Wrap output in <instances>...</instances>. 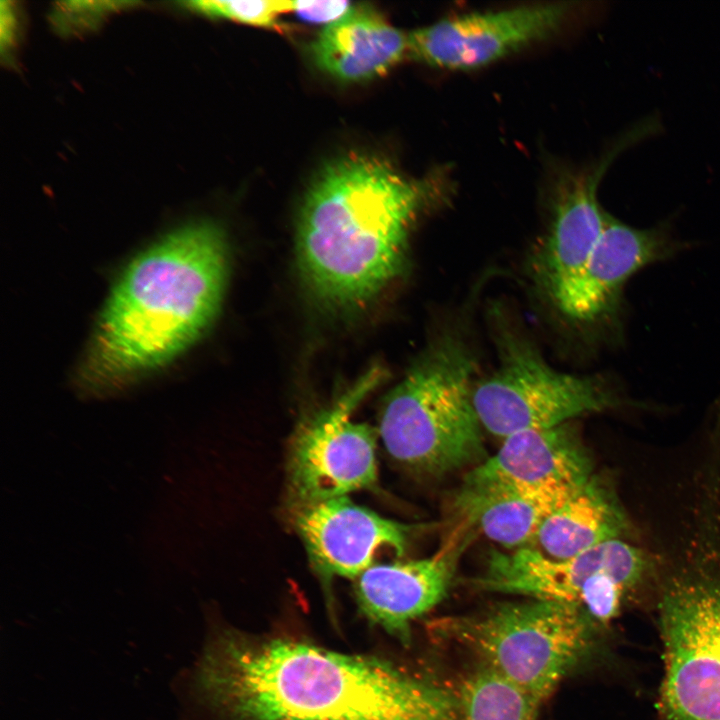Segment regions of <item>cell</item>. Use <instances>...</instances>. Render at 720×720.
<instances>
[{
    "instance_id": "6da1fadb",
    "label": "cell",
    "mask_w": 720,
    "mask_h": 720,
    "mask_svg": "<svg viewBox=\"0 0 720 720\" xmlns=\"http://www.w3.org/2000/svg\"><path fill=\"white\" fill-rule=\"evenodd\" d=\"M223 720H463L458 697L373 656L223 630L193 675Z\"/></svg>"
},
{
    "instance_id": "7a4b0ae2",
    "label": "cell",
    "mask_w": 720,
    "mask_h": 720,
    "mask_svg": "<svg viewBox=\"0 0 720 720\" xmlns=\"http://www.w3.org/2000/svg\"><path fill=\"white\" fill-rule=\"evenodd\" d=\"M441 174L412 180L387 161L349 154L325 167L298 221L300 270L312 292L340 308L375 297L402 270L416 217L443 200Z\"/></svg>"
},
{
    "instance_id": "3957f363",
    "label": "cell",
    "mask_w": 720,
    "mask_h": 720,
    "mask_svg": "<svg viewBox=\"0 0 720 720\" xmlns=\"http://www.w3.org/2000/svg\"><path fill=\"white\" fill-rule=\"evenodd\" d=\"M214 224L196 223L138 255L114 285L79 372L103 390L158 368L190 347L214 320L228 249Z\"/></svg>"
},
{
    "instance_id": "277c9868",
    "label": "cell",
    "mask_w": 720,
    "mask_h": 720,
    "mask_svg": "<svg viewBox=\"0 0 720 720\" xmlns=\"http://www.w3.org/2000/svg\"><path fill=\"white\" fill-rule=\"evenodd\" d=\"M476 369L456 332L432 341L381 408L377 431L394 462L415 475L440 477L483 460L472 396Z\"/></svg>"
},
{
    "instance_id": "5b68a950",
    "label": "cell",
    "mask_w": 720,
    "mask_h": 720,
    "mask_svg": "<svg viewBox=\"0 0 720 720\" xmlns=\"http://www.w3.org/2000/svg\"><path fill=\"white\" fill-rule=\"evenodd\" d=\"M596 626L578 606L531 599L444 617L432 630L540 705L587 656Z\"/></svg>"
},
{
    "instance_id": "8992f818",
    "label": "cell",
    "mask_w": 720,
    "mask_h": 720,
    "mask_svg": "<svg viewBox=\"0 0 720 720\" xmlns=\"http://www.w3.org/2000/svg\"><path fill=\"white\" fill-rule=\"evenodd\" d=\"M494 337L498 366L472 393L479 421L492 435L551 428L623 404L606 378L552 368L520 331L499 324Z\"/></svg>"
},
{
    "instance_id": "52a82bcc",
    "label": "cell",
    "mask_w": 720,
    "mask_h": 720,
    "mask_svg": "<svg viewBox=\"0 0 720 720\" xmlns=\"http://www.w3.org/2000/svg\"><path fill=\"white\" fill-rule=\"evenodd\" d=\"M661 616L667 714L672 720H720V581L702 573L673 580Z\"/></svg>"
},
{
    "instance_id": "ba28073f",
    "label": "cell",
    "mask_w": 720,
    "mask_h": 720,
    "mask_svg": "<svg viewBox=\"0 0 720 720\" xmlns=\"http://www.w3.org/2000/svg\"><path fill=\"white\" fill-rule=\"evenodd\" d=\"M383 373L368 371L333 407L301 425L288 452L287 482L294 508L368 489L377 481V429L350 412Z\"/></svg>"
},
{
    "instance_id": "9c48e42d",
    "label": "cell",
    "mask_w": 720,
    "mask_h": 720,
    "mask_svg": "<svg viewBox=\"0 0 720 720\" xmlns=\"http://www.w3.org/2000/svg\"><path fill=\"white\" fill-rule=\"evenodd\" d=\"M573 10L556 2L447 18L408 34L409 54L438 68H479L552 37Z\"/></svg>"
},
{
    "instance_id": "30bf717a",
    "label": "cell",
    "mask_w": 720,
    "mask_h": 720,
    "mask_svg": "<svg viewBox=\"0 0 720 720\" xmlns=\"http://www.w3.org/2000/svg\"><path fill=\"white\" fill-rule=\"evenodd\" d=\"M664 226L639 229L607 215L603 232L581 268L550 300L569 322L592 327L617 317L629 279L675 252Z\"/></svg>"
},
{
    "instance_id": "8fae6325",
    "label": "cell",
    "mask_w": 720,
    "mask_h": 720,
    "mask_svg": "<svg viewBox=\"0 0 720 720\" xmlns=\"http://www.w3.org/2000/svg\"><path fill=\"white\" fill-rule=\"evenodd\" d=\"M653 133L650 122H638L621 135L593 170L568 176L560 184L548 229L528 264L534 285L548 300L581 268L603 232L607 214L597 201V187L605 171L622 151Z\"/></svg>"
},
{
    "instance_id": "7c38bea8",
    "label": "cell",
    "mask_w": 720,
    "mask_h": 720,
    "mask_svg": "<svg viewBox=\"0 0 720 720\" xmlns=\"http://www.w3.org/2000/svg\"><path fill=\"white\" fill-rule=\"evenodd\" d=\"M474 536L475 530L460 521L429 558L373 564L354 580L361 614L408 644L413 622L447 596L459 558Z\"/></svg>"
},
{
    "instance_id": "4fadbf2b",
    "label": "cell",
    "mask_w": 720,
    "mask_h": 720,
    "mask_svg": "<svg viewBox=\"0 0 720 720\" xmlns=\"http://www.w3.org/2000/svg\"><path fill=\"white\" fill-rule=\"evenodd\" d=\"M294 526L310 561L325 577L355 580L391 548L402 556L416 526L380 516L347 496L294 508Z\"/></svg>"
},
{
    "instance_id": "5bb4252c",
    "label": "cell",
    "mask_w": 720,
    "mask_h": 720,
    "mask_svg": "<svg viewBox=\"0 0 720 720\" xmlns=\"http://www.w3.org/2000/svg\"><path fill=\"white\" fill-rule=\"evenodd\" d=\"M472 475L521 488L571 495L593 476L592 457L571 422L525 430L475 466Z\"/></svg>"
},
{
    "instance_id": "9a60e30c",
    "label": "cell",
    "mask_w": 720,
    "mask_h": 720,
    "mask_svg": "<svg viewBox=\"0 0 720 720\" xmlns=\"http://www.w3.org/2000/svg\"><path fill=\"white\" fill-rule=\"evenodd\" d=\"M571 495L521 488L467 473L453 505L460 520L472 529L506 549L516 550L533 547L543 521Z\"/></svg>"
},
{
    "instance_id": "2e32d148",
    "label": "cell",
    "mask_w": 720,
    "mask_h": 720,
    "mask_svg": "<svg viewBox=\"0 0 720 720\" xmlns=\"http://www.w3.org/2000/svg\"><path fill=\"white\" fill-rule=\"evenodd\" d=\"M311 51L317 66L329 75L358 82L400 62L409 53V39L374 10L353 7L322 29Z\"/></svg>"
},
{
    "instance_id": "e0dca14e",
    "label": "cell",
    "mask_w": 720,
    "mask_h": 720,
    "mask_svg": "<svg viewBox=\"0 0 720 720\" xmlns=\"http://www.w3.org/2000/svg\"><path fill=\"white\" fill-rule=\"evenodd\" d=\"M632 530L613 485L593 474L547 516L535 543L548 557L567 559L612 540L628 539Z\"/></svg>"
},
{
    "instance_id": "ac0fdd59",
    "label": "cell",
    "mask_w": 720,
    "mask_h": 720,
    "mask_svg": "<svg viewBox=\"0 0 720 720\" xmlns=\"http://www.w3.org/2000/svg\"><path fill=\"white\" fill-rule=\"evenodd\" d=\"M463 720H537L539 704L516 686L478 666L462 682Z\"/></svg>"
},
{
    "instance_id": "d6986e66",
    "label": "cell",
    "mask_w": 720,
    "mask_h": 720,
    "mask_svg": "<svg viewBox=\"0 0 720 720\" xmlns=\"http://www.w3.org/2000/svg\"><path fill=\"white\" fill-rule=\"evenodd\" d=\"M185 5L188 9L208 17L225 18L270 29L281 28L278 16L290 12V1L280 0H199L186 2Z\"/></svg>"
},
{
    "instance_id": "ffe728a7",
    "label": "cell",
    "mask_w": 720,
    "mask_h": 720,
    "mask_svg": "<svg viewBox=\"0 0 720 720\" xmlns=\"http://www.w3.org/2000/svg\"><path fill=\"white\" fill-rule=\"evenodd\" d=\"M127 4L129 2H62L57 4L54 18L64 30L82 29L95 25L104 15Z\"/></svg>"
},
{
    "instance_id": "44dd1931",
    "label": "cell",
    "mask_w": 720,
    "mask_h": 720,
    "mask_svg": "<svg viewBox=\"0 0 720 720\" xmlns=\"http://www.w3.org/2000/svg\"><path fill=\"white\" fill-rule=\"evenodd\" d=\"M349 1H290V12L310 23L331 24L350 12Z\"/></svg>"
},
{
    "instance_id": "7402d4cb",
    "label": "cell",
    "mask_w": 720,
    "mask_h": 720,
    "mask_svg": "<svg viewBox=\"0 0 720 720\" xmlns=\"http://www.w3.org/2000/svg\"><path fill=\"white\" fill-rule=\"evenodd\" d=\"M0 15L1 48L4 50L11 46L16 29V16L14 13V7L11 6L10 2H1Z\"/></svg>"
}]
</instances>
